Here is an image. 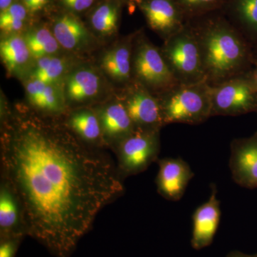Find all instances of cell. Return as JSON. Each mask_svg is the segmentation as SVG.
Wrapping results in <instances>:
<instances>
[{
	"instance_id": "6da1fadb",
	"label": "cell",
	"mask_w": 257,
	"mask_h": 257,
	"mask_svg": "<svg viewBox=\"0 0 257 257\" xmlns=\"http://www.w3.org/2000/svg\"><path fill=\"white\" fill-rule=\"evenodd\" d=\"M1 177L23 207L28 236L55 257H69L96 216L124 193L114 162L65 124L18 112L1 138Z\"/></svg>"
},
{
	"instance_id": "7a4b0ae2",
	"label": "cell",
	"mask_w": 257,
	"mask_h": 257,
	"mask_svg": "<svg viewBox=\"0 0 257 257\" xmlns=\"http://www.w3.org/2000/svg\"><path fill=\"white\" fill-rule=\"evenodd\" d=\"M192 28L200 47L206 82L209 85L246 74L249 52L239 30L222 19L208 20Z\"/></svg>"
},
{
	"instance_id": "3957f363",
	"label": "cell",
	"mask_w": 257,
	"mask_h": 257,
	"mask_svg": "<svg viewBox=\"0 0 257 257\" xmlns=\"http://www.w3.org/2000/svg\"><path fill=\"white\" fill-rule=\"evenodd\" d=\"M164 124H202L211 116L210 85L206 81L175 84L156 94Z\"/></svg>"
},
{
	"instance_id": "277c9868",
	"label": "cell",
	"mask_w": 257,
	"mask_h": 257,
	"mask_svg": "<svg viewBox=\"0 0 257 257\" xmlns=\"http://www.w3.org/2000/svg\"><path fill=\"white\" fill-rule=\"evenodd\" d=\"M161 51L179 84L206 81L200 47L192 26L184 25L179 31L165 40Z\"/></svg>"
},
{
	"instance_id": "5b68a950",
	"label": "cell",
	"mask_w": 257,
	"mask_h": 257,
	"mask_svg": "<svg viewBox=\"0 0 257 257\" xmlns=\"http://www.w3.org/2000/svg\"><path fill=\"white\" fill-rule=\"evenodd\" d=\"M133 79L147 88L155 95L178 84L161 49L139 36L135 39L133 54Z\"/></svg>"
},
{
	"instance_id": "8992f818",
	"label": "cell",
	"mask_w": 257,
	"mask_h": 257,
	"mask_svg": "<svg viewBox=\"0 0 257 257\" xmlns=\"http://www.w3.org/2000/svg\"><path fill=\"white\" fill-rule=\"evenodd\" d=\"M211 116H239L257 111V88L250 76H236L210 86Z\"/></svg>"
},
{
	"instance_id": "52a82bcc",
	"label": "cell",
	"mask_w": 257,
	"mask_h": 257,
	"mask_svg": "<svg viewBox=\"0 0 257 257\" xmlns=\"http://www.w3.org/2000/svg\"><path fill=\"white\" fill-rule=\"evenodd\" d=\"M117 159L118 172L121 178L138 175L158 160L160 151V131L135 130L113 149Z\"/></svg>"
},
{
	"instance_id": "ba28073f",
	"label": "cell",
	"mask_w": 257,
	"mask_h": 257,
	"mask_svg": "<svg viewBox=\"0 0 257 257\" xmlns=\"http://www.w3.org/2000/svg\"><path fill=\"white\" fill-rule=\"evenodd\" d=\"M135 130L160 131L165 126L157 96L138 82L128 84L122 100Z\"/></svg>"
},
{
	"instance_id": "9c48e42d",
	"label": "cell",
	"mask_w": 257,
	"mask_h": 257,
	"mask_svg": "<svg viewBox=\"0 0 257 257\" xmlns=\"http://www.w3.org/2000/svg\"><path fill=\"white\" fill-rule=\"evenodd\" d=\"M229 168L235 183L243 188L257 189V133L231 142Z\"/></svg>"
},
{
	"instance_id": "30bf717a",
	"label": "cell",
	"mask_w": 257,
	"mask_h": 257,
	"mask_svg": "<svg viewBox=\"0 0 257 257\" xmlns=\"http://www.w3.org/2000/svg\"><path fill=\"white\" fill-rule=\"evenodd\" d=\"M157 163V192L167 200H180L194 176L190 166L182 158L161 159Z\"/></svg>"
},
{
	"instance_id": "8fae6325",
	"label": "cell",
	"mask_w": 257,
	"mask_h": 257,
	"mask_svg": "<svg viewBox=\"0 0 257 257\" xmlns=\"http://www.w3.org/2000/svg\"><path fill=\"white\" fill-rule=\"evenodd\" d=\"M149 26L164 40L183 28L182 11L175 0H138Z\"/></svg>"
},
{
	"instance_id": "7c38bea8",
	"label": "cell",
	"mask_w": 257,
	"mask_h": 257,
	"mask_svg": "<svg viewBox=\"0 0 257 257\" xmlns=\"http://www.w3.org/2000/svg\"><path fill=\"white\" fill-rule=\"evenodd\" d=\"M220 202L217 199L215 184L211 185L209 200L196 209L192 216L193 229L191 245L195 250L210 246L220 222Z\"/></svg>"
},
{
	"instance_id": "4fadbf2b",
	"label": "cell",
	"mask_w": 257,
	"mask_h": 257,
	"mask_svg": "<svg viewBox=\"0 0 257 257\" xmlns=\"http://www.w3.org/2000/svg\"><path fill=\"white\" fill-rule=\"evenodd\" d=\"M95 111L100 123L105 146L114 149L120 142L135 131L133 121L121 100L108 103Z\"/></svg>"
},
{
	"instance_id": "5bb4252c",
	"label": "cell",
	"mask_w": 257,
	"mask_h": 257,
	"mask_svg": "<svg viewBox=\"0 0 257 257\" xmlns=\"http://www.w3.org/2000/svg\"><path fill=\"white\" fill-rule=\"evenodd\" d=\"M28 236L23 207L9 182L1 177L0 184V239Z\"/></svg>"
},
{
	"instance_id": "9a60e30c",
	"label": "cell",
	"mask_w": 257,
	"mask_h": 257,
	"mask_svg": "<svg viewBox=\"0 0 257 257\" xmlns=\"http://www.w3.org/2000/svg\"><path fill=\"white\" fill-rule=\"evenodd\" d=\"M135 37H130L104 53L101 58L103 70L116 82H133V54Z\"/></svg>"
},
{
	"instance_id": "2e32d148",
	"label": "cell",
	"mask_w": 257,
	"mask_h": 257,
	"mask_svg": "<svg viewBox=\"0 0 257 257\" xmlns=\"http://www.w3.org/2000/svg\"><path fill=\"white\" fill-rule=\"evenodd\" d=\"M52 32L60 46L77 51L89 45L91 36L82 22L72 13L59 15L52 25Z\"/></svg>"
},
{
	"instance_id": "e0dca14e",
	"label": "cell",
	"mask_w": 257,
	"mask_h": 257,
	"mask_svg": "<svg viewBox=\"0 0 257 257\" xmlns=\"http://www.w3.org/2000/svg\"><path fill=\"white\" fill-rule=\"evenodd\" d=\"M101 79L90 68L76 69L69 74L64 84V95L69 102L84 103L95 98L100 92Z\"/></svg>"
},
{
	"instance_id": "ac0fdd59",
	"label": "cell",
	"mask_w": 257,
	"mask_h": 257,
	"mask_svg": "<svg viewBox=\"0 0 257 257\" xmlns=\"http://www.w3.org/2000/svg\"><path fill=\"white\" fill-rule=\"evenodd\" d=\"M29 102L42 114H60L65 108V97L57 84L32 78L26 84Z\"/></svg>"
},
{
	"instance_id": "d6986e66",
	"label": "cell",
	"mask_w": 257,
	"mask_h": 257,
	"mask_svg": "<svg viewBox=\"0 0 257 257\" xmlns=\"http://www.w3.org/2000/svg\"><path fill=\"white\" fill-rule=\"evenodd\" d=\"M64 124L88 146H105L100 123L95 111L81 109L72 111Z\"/></svg>"
},
{
	"instance_id": "ffe728a7",
	"label": "cell",
	"mask_w": 257,
	"mask_h": 257,
	"mask_svg": "<svg viewBox=\"0 0 257 257\" xmlns=\"http://www.w3.org/2000/svg\"><path fill=\"white\" fill-rule=\"evenodd\" d=\"M0 54L10 74H23L34 59L25 38L19 35H7L1 40Z\"/></svg>"
},
{
	"instance_id": "44dd1931",
	"label": "cell",
	"mask_w": 257,
	"mask_h": 257,
	"mask_svg": "<svg viewBox=\"0 0 257 257\" xmlns=\"http://www.w3.org/2000/svg\"><path fill=\"white\" fill-rule=\"evenodd\" d=\"M119 18V2L106 0L93 10L90 15L91 26L101 36H111L117 31Z\"/></svg>"
},
{
	"instance_id": "7402d4cb",
	"label": "cell",
	"mask_w": 257,
	"mask_h": 257,
	"mask_svg": "<svg viewBox=\"0 0 257 257\" xmlns=\"http://www.w3.org/2000/svg\"><path fill=\"white\" fill-rule=\"evenodd\" d=\"M24 38L32 57L36 60L55 55L61 47L52 30L44 26L36 27L29 30Z\"/></svg>"
},
{
	"instance_id": "603a6c76",
	"label": "cell",
	"mask_w": 257,
	"mask_h": 257,
	"mask_svg": "<svg viewBox=\"0 0 257 257\" xmlns=\"http://www.w3.org/2000/svg\"><path fill=\"white\" fill-rule=\"evenodd\" d=\"M32 72V78L49 84H57L67 73L70 61L65 57L49 56L36 60Z\"/></svg>"
},
{
	"instance_id": "cb8c5ba5",
	"label": "cell",
	"mask_w": 257,
	"mask_h": 257,
	"mask_svg": "<svg viewBox=\"0 0 257 257\" xmlns=\"http://www.w3.org/2000/svg\"><path fill=\"white\" fill-rule=\"evenodd\" d=\"M28 10L22 3H15L0 15V29L7 35H18L28 22Z\"/></svg>"
},
{
	"instance_id": "d4e9b609",
	"label": "cell",
	"mask_w": 257,
	"mask_h": 257,
	"mask_svg": "<svg viewBox=\"0 0 257 257\" xmlns=\"http://www.w3.org/2000/svg\"><path fill=\"white\" fill-rule=\"evenodd\" d=\"M233 11L242 28L257 35V0H234Z\"/></svg>"
},
{
	"instance_id": "484cf974",
	"label": "cell",
	"mask_w": 257,
	"mask_h": 257,
	"mask_svg": "<svg viewBox=\"0 0 257 257\" xmlns=\"http://www.w3.org/2000/svg\"><path fill=\"white\" fill-rule=\"evenodd\" d=\"M182 12L199 13L216 8L223 0H175Z\"/></svg>"
},
{
	"instance_id": "4316f807",
	"label": "cell",
	"mask_w": 257,
	"mask_h": 257,
	"mask_svg": "<svg viewBox=\"0 0 257 257\" xmlns=\"http://www.w3.org/2000/svg\"><path fill=\"white\" fill-rule=\"evenodd\" d=\"M24 239L21 236L0 239V257H15Z\"/></svg>"
},
{
	"instance_id": "83f0119b",
	"label": "cell",
	"mask_w": 257,
	"mask_h": 257,
	"mask_svg": "<svg viewBox=\"0 0 257 257\" xmlns=\"http://www.w3.org/2000/svg\"><path fill=\"white\" fill-rule=\"evenodd\" d=\"M61 5L69 13H82L89 10L94 5L96 0H59Z\"/></svg>"
},
{
	"instance_id": "f1b7e54d",
	"label": "cell",
	"mask_w": 257,
	"mask_h": 257,
	"mask_svg": "<svg viewBox=\"0 0 257 257\" xmlns=\"http://www.w3.org/2000/svg\"><path fill=\"white\" fill-rule=\"evenodd\" d=\"M21 3L32 15L44 11L50 5L51 0H22Z\"/></svg>"
},
{
	"instance_id": "f546056e",
	"label": "cell",
	"mask_w": 257,
	"mask_h": 257,
	"mask_svg": "<svg viewBox=\"0 0 257 257\" xmlns=\"http://www.w3.org/2000/svg\"><path fill=\"white\" fill-rule=\"evenodd\" d=\"M226 257H257V253L255 254H247L239 251H230Z\"/></svg>"
},
{
	"instance_id": "4dcf8cb0",
	"label": "cell",
	"mask_w": 257,
	"mask_h": 257,
	"mask_svg": "<svg viewBox=\"0 0 257 257\" xmlns=\"http://www.w3.org/2000/svg\"><path fill=\"white\" fill-rule=\"evenodd\" d=\"M14 3L15 0H0V10L1 12L4 11Z\"/></svg>"
},
{
	"instance_id": "1f68e13d",
	"label": "cell",
	"mask_w": 257,
	"mask_h": 257,
	"mask_svg": "<svg viewBox=\"0 0 257 257\" xmlns=\"http://www.w3.org/2000/svg\"><path fill=\"white\" fill-rule=\"evenodd\" d=\"M250 77H251V80H252L253 84H254L255 87L257 88V67Z\"/></svg>"
},
{
	"instance_id": "d6a6232c",
	"label": "cell",
	"mask_w": 257,
	"mask_h": 257,
	"mask_svg": "<svg viewBox=\"0 0 257 257\" xmlns=\"http://www.w3.org/2000/svg\"><path fill=\"white\" fill-rule=\"evenodd\" d=\"M116 1L119 2V1H121V0H116Z\"/></svg>"
}]
</instances>
